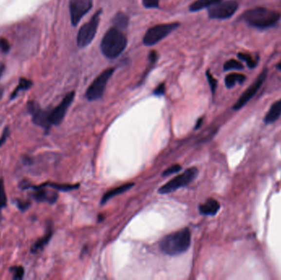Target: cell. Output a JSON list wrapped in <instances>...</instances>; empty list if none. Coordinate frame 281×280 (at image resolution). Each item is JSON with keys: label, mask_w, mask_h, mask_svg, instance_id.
Instances as JSON below:
<instances>
[{"label": "cell", "mask_w": 281, "mask_h": 280, "mask_svg": "<svg viewBox=\"0 0 281 280\" xmlns=\"http://www.w3.org/2000/svg\"><path fill=\"white\" fill-rule=\"evenodd\" d=\"M277 68H278L279 70H281V63H279L278 65H277Z\"/></svg>", "instance_id": "38"}, {"label": "cell", "mask_w": 281, "mask_h": 280, "mask_svg": "<svg viewBox=\"0 0 281 280\" xmlns=\"http://www.w3.org/2000/svg\"><path fill=\"white\" fill-rule=\"evenodd\" d=\"M222 0H197L190 5L189 9L192 12L202 10L204 8H210V6L221 2Z\"/></svg>", "instance_id": "18"}, {"label": "cell", "mask_w": 281, "mask_h": 280, "mask_svg": "<svg viewBox=\"0 0 281 280\" xmlns=\"http://www.w3.org/2000/svg\"><path fill=\"white\" fill-rule=\"evenodd\" d=\"M127 38L121 30L113 26L103 37L100 49L103 55L109 58H115L124 52L127 46Z\"/></svg>", "instance_id": "3"}, {"label": "cell", "mask_w": 281, "mask_h": 280, "mask_svg": "<svg viewBox=\"0 0 281 280\" xmlns=\"http://www.w3.org/2000/svg\"><path fill=\"white\" fill-rule=\"evenodd\" d=\"M221 208V205L216 200L208 199L204 204L200 205L199 211L205 215H215Z\"/></svg>", "instance_id": "14"}, {"label": "cell", "mask_w": 281, "mask_h": 280, "mask_svg": "<svg viewBox=\"0 0 281 280\" xmlns=\"http://www.w3.org/2000/svg\"><path fill=\"white\" fill-rule=\"evenodd\" d=\"M8 199L6 196L5 188H4V182L3 178H0V210L7 206Z\"/></svg>", "instance_id": "25"}, {"label": "cell", "mask_w": 281, "mask_h": 280, "mask_svg": "<svg viewBox=\"0 0 281 280\" xmlns=\"http://www.w3.org/2000/svg\"><path fill=\"white\" fill-rule=\"evenodd\" d=\"M0 124H1V123H0Z\"/></svg>", "instance_id": "39"}, {"label": "cell", "mask_w": 281, "mask_h": 280, "mask_svg": "<svg viewBox=\"0 0 281 280\" xmlns=\"http://www.w3.org/2000/svg\"><path fill=\"white\" fill-rule=\"evenodd\" d=\"M113 26L119 30L126 29L129 26V18L126 14L118 13L113 19Z\"/></svg>", "instance_id": "20"}, {"label": "cell", "mask_w": 281, "mask_h": 280, "mask_svg": "<svg viewBox=\"0 0 281 280\" xmlns=\"http://www.w3.org/2000/svg\"><path fill=\"white\" fill-rule=\"evenodd\" d=\"M134 186L133 183H130V184H124L122 186L118 187L116 188L112 189L111 191L104 195V197L101 199V204H105V202H108L109 200L113 198V197L120 195V194L124 193L125 191H129V189H131L132 187Z\"/></svg>", "instance_id": "17"}, {"label": "cell", "mask_w": 281, "mask_h": 280, "mask_svg": "<svg viewBox=\"0 0 281 280\" xmlns=\"http://www.w3.org/2000/svg\"><path fill=\"white\" fill-rule=\"evenodd\" d=\"M100 14H101V10L97 11L95 15L90 20L89 22L83 25L79 30L77 38H76L77 45L79 47H86L90 45L93 39L95 38L98 26L100 23Z\"/></svg>", "instance_id": "6"}, {"label": "cell", "mask_w": 281, "mask_h": 280, "mask_svg": "<svg viewBox=\"0 0 281 280\" xmlns=\"http://www.w3.org/2000/svg\"><path fill=\"white\" fill-rule=\"evenodd\" d=\"M159 3L160 0H142V4L147 8H159Z\"/></svg>", "instance_id": "29"}, {"label": "cell", "mask_w": 281, "mask_h": 280, "mask_svg": "<svg viewBox=\"0 0 281 280\" xmlns=\"http://www.w3.org/2000/svg\"><path fill=\"white\" fill-rule=\"evenodd\" d=\"M92 0H70L69 12L73 26L78 25L81 19L92 9Z\"/></svg>", "instance_id": "10"}, {"label": "cell", "mask_w": 281, "mask_h": 280, "mask_svg": "<svg viewBox=\"0 0 281 280\" xmlns=\"http://www.w3.org/2000/svg\"><path fill=\"white\" fill-rule=\"evenodd\" d=\"M39 187H50L56 189V190H58V191H68L77 188L79 187V184L71 185V184H53V183L52 184H51V183H47V184H42V185H40Z\"/></svg>", "instance_id": "21"}, {"label": "cell", "mask_w": 281, "mask_h": 280, "mask_svg": "<svg viewBox=\"0 0 281 280\" xmlns=\"http://www.w3.org/2000/svg\"><path fill=\"white\" fill-rule=\"evenodd\" d=\"M206 77H207L208 83L210 85L211 92H212V94H215L216 88H217V81H216V79L211 75L210 71H206Z\"/></svg>", "instance_id": "28"}, {"label": "cell", "mask_w": 281, "mask_h": 280, "mask_svg": "<svg viewBox=\"0 0 281 280\" xmlns=\"http://www.w3.org/2000/svg\"><path fill=\"white\" fill-rule=\"evenodd\" d=\"M224 69L225 71H229V70H242L244 69V65H243L241 62L239 60H235V59H230V60L227 61L225 64H224Z\"/></svg>", "instance_id": "24"}, {"label": "cell", "mask_w": 281, "mask_h": 280, "mask_svg": "<svg viewBox=\"0 0 281 280\" xmlns=\"http://www.w3.org/2000/svg\"><path fill=\"white\" fill-rule=\"evenodd\" d=\"M9 135H10L9 128L6 127L5 129H3V133H2L1 137H0V147H2V146L7 142Z\"/></svg>", "instance_id": "31"}, {"label": "cell", "mask_w": 281, "mask_h": 280, "mask_svg": "<svg viewBox=\"0 0 281 280\" xmlns=\"http://www.w3.org/2000/svg\"><path fill=\"white\" fill-rule=\"evenodd\" d=\"M36 191L32 194V197L38 202H49L53 204L58 199V195L56 192H50L45 190V187H36Z\"/></svg>", "instance_id": "13"}, {"label": "cell", "mask_w": 281, "mask_h": 280, "mask_svg": "<svg viewBox=\"0 0 281 280\" xmlns=\"http://www.w3.org/2000/svg\"><path fill=\"white\" fill-rule=\"evenodd\" d=\"M266 76H267V70L265 69V70H263V71L261 73L260 75L257 77L254 82L244 92V94L240 96L238 101L235 103V105H234L233 109H234V110H240V109L244 107L248 101L252 100L253 96H254V95L258 93V91L260 90L263 83L265 82Z\"/></svg>", "instance_id": "9"}, {"label": "cell", "mask_w": 281, "mask_h": 280, "mask_svg": "<svg viewBox=\"0 0 281 280\" xmlns=\"http://www.w3.org/2000/svg\"><path fill=\"white\" fill-rule=\"evenodd\" d=\"M243 19L249 26L266 29L276 26L281 19V13L269 8H254L246 11Z\"/></svg>", "instance_id": "2"}, {"label": "cell", "mask_w": 281, "mask_h": 280, "mask_svg": "<svg viewBox=\"0 0 281 280\" xmlns=\"http://www.w3.org/2000/svg\"><path fill=\"white\" fill-rule=\"evenodd\" d=\"M182 167L179 165H174L173 166L167 168L165 172L163 173L164 177L166 176L171 175V174H173V173H178L179 171L181 170Z\"/></svg>", "instance_id": "30"}, {"label": "cell", "mask_w": 281, "mask_h": 280, "mask_svg": "<svg viewBox=\"0 0 281 280\" xmlns=\"http://www.w3.org/2000/svg\"><path fill=\"white\" fill-rule=\"evenodd\" d=\"M27 110L32 116V121L35 124L41 127L46 131L50 130L51 123L50 121V111H46L39 107L36 102H30L27 105Z\"/></svg>", "instance_id": "12"}, {"label": "cell", "mask_w": 281, "mask_h": 280, "mask_svg": "<svg viewBox=\"0 0 281 280\" xmlns=\"http://www.w3.org/2000/svg\"><path fill=\"white\" fill-rule=\"evenodd\" d=\"M165 92H166V86H165V84L161 83L155 88V91H154V94L157 95V96H160V95H163Z\"/></svg>", "instance_id": "32"}, {"label": "cell", "mask_w": 281, "mask_h": 280, "mask_svg": "<svg viewBox=\"0 0 281 280\" xmlns=\"http://www.w3.org/2000/svg\"><path fill=\"white\" fill-rule=\"evenodd\" d=\"M113 73H114V68H107L94 80L86 93L87 100L92 101V100H99L102 97L106 88V85L108 83L109 80L111 79Z\"/></svg>", "instance_id": "7"}, {"label": "cell", "mask_w": 281, "mask_h": 280, "mask_svg": "<svg viewBox=\"0 0 281 280\" xmlns=\"http://www.w3.org/2000/svg\"><path fill=\"white\" fill-rule=\"evenodd\" d=\"M179 26L180 24L179 22H173V23L160 24L150 27V29L147 30L143 38L144 45L147 46H152L157 44L158 42L166 38Z\"/></svg>", "instance_id": "4"}, {"label": "cell", "mask_w": 281, "mask_h": 280, "mask_svg": "<svg viewBox=\"0 0 281 280\" xmlns=\"http://www.w3.org/2000/svg\"><path fill=\"white\" fill-rule=\"evenodd\" d=\"M281 116V100L274 103L269 110L268 113L265 115V123L266 124H271L278 120Z\"/></svg>", "instance_id": "16"}, {"label": "cell", "mask_w": 281, "mask_h": 280, "mask_svg": "<svg viewBox=\"0 0 281 280\" xmlns=\"http://www.w3.org/2000/svg\"><path fill=\"white\" fill-rule=\"evenodd\" d=\"M52 224H51L50 223H49L47 224V230H46L45 235L42 237V238L38 239L37 243H35L34 245L32 246V253H37L38 251H42L44 247L49 243V242H50V239L52 238Z\"/></svg>", "instance_id": "15"}, {"label": "cell", "mask_w": 281, "mask_h": 280, "mask_svg": "<svg viewBox=\"0 0 281 280\" xmlns=\"http://www.w3.org/2000/svg\"><path fill=\"white\" fill-rule=\"evenodd\" d=\"M157 58V52L155 51V50L150 51V55H149V57H148V59H149V64H148V67H147V71L145 72V74L143 75V77H142V79H144L145 77L147 76V75H148V73L150 71V69L153 68V67L155 66V63H156Z\"/></svg>", "instance_id": "26"}, {"label": "cell", "mask_w": 281, "mask_h": 280, "mask_svg": "<svg viewBox=\"0 0 281 280\" xmlns=\"http://www.w3.org/2000/svg\"><path fill=\"white\" fill-rule=\"evenodd\" d=\"M74 97H75V92H69V94H66L62 102L57 107L50 111V121L51 125H59L63 122L67 111L74 101Z\"/></svg>", "instance_id": "11"}, {"label": "cell", "mask_w": 281, "mask_h": 280, "mask_svg": "<svg viewBox=\"0 0 281 280\" xmlns=\"http://www.w3.org/2000/svg\"><path fill=\"white\" fill-rule=\"evenodd\" d=\"M203 118H200V119H198V121H197V125H196V129H199L200 127L202 126V123H203Z\"/></svg>", "instance_id": "35"}, {"label": "cell", "mask_w": 281, "mask_h": 280, "mask_svg": "<svg viewBox=\"0 0 281 280\" xmlns=\"http://www.w3.org/2000/svg\"><path fill=\"white\" fill-rule=\"evenodd\" d=\"M246 80V76L244 74H230L225 77V85L228 88H232L235 84H243Z\"/></svg>", "instance_id": "19"}, {"label": "cell", "mask_w": 281, "mask_h": 280, "mask_svg": "<svg viewBox=\"0 0 281 280\" xmlns=\"http://www.w3.org/2000/svg\"><path fill=\"white\" fill-rule=\"evenodd\" d=\"M0 48L3 53H8L10 49V45L8 44V40L5 39H0Z\"/></svg>", "instance_id": "33"}, {"label": "cell", "mask_w": 281, "mask_h": 280, "mask_svg": "<svg viewBox=\"0 0 281 280\" xmlns=\"http://www.w3.org/2000/svg\"><path fill=\"white\" fill-rule=\"evenodd\" d=\"M239 8V3L234 0L221 1L219 3L210 6L208 8V14L210 19L225 20L234 16V13Z\"/></svg>", "instance_id": "8"}, {"label": "cell", "mask_w": 281, "mask_h": 280, "mask_svg": "<svg viewBox=\"0 0 281 280\" xmlns=\"http://www.w3.org/2000/svg\"><path fill=\"white\" fill-rule=\"evenodd\" d=\"M238 57H239L240 60L244 61V62L247 63L248 68H254L256 66H257V64H258V59L252 58L251 55H247V54H244V53H239Z\"/></svg>", "instance_id": "23"}, {"label": "cell", "mask_w": 281, "mask_h": 280, "mask_svg": "<svg viewBox=\"0 0 281 280\" xmlns=\"http://www.w3.org/2000/svg\"><path fill=\"white\" fill-rule=\"evenodd\" d=\"M11 270L13 271L14 280H21L23 278L25 270L22 266H14Z\"/></svg>", "instance_id": "27"}, {"label": "cell", "mask_w": 281, "mask_h": 280, "mask_svg": "<svg viewBox=\"0 0 281 280\" xmlns=\"http://www.w3.org/2000/svg\"><path fill=\"white\" fill-rule=\"evenodd\" d=\"M32 86V81H30L28 79L21 78L19 81V86L17 87L15 91L13 92V94L11 95V99H14L15 97L19 94V92L21 91H26L29 89L30 87Z\"/></svg>", "instance_id": "22"}, {"label": "cell", "mask_w": 281, "mask_h": 280, "mask_svg": "<svg viewBox=\"0 0 281 280\" xmlns=\"http://www.w3.org/2000/svg\"><path fill=\"white\" fill-rule=\"evenodd\" d=\"M3 87L0 86V100H1V98L3 97Z\"/></svg>", "instance_id": "37"}, {"label": "cell", "mask_w": 281, "mask_h": 280, "mask_svg": "<svg viewBox=\"0 0 281 280\" xmlns=\"http://www.w3.org/2000/svg\"><path fill=\"white\" fill-rule=\"evenodd\" d=\"M191 245V232L184 228L165 237L160 243L161 251L168 256H177L187 251Z\"/></svg>", "instance_id": "1"}, {"label": "cell", "mask_w": 281, "mask_h": 280, "mask_svg": "<svg viewBox=\"0 0 281 280\" xmlns=\"http://www.w3.org/2000/svg\"><path fill=\"white\" fill-rule=\"evenodd\" d=\"M197 174H198V170L197 168H190L187 170L181 173L180 175L173 178L169 183L161 187L159 189V193H170L179 188L187 186L188 184L192 183V181L194 180L195 178H197Z\"/></svg>", "instance_id": "5"}, {"label": "cell", "mask_w": 281, "mask_h": 280, "mask_svg": "<svg viewBox=\"0 0 281 280\" xmlns=\"http://www.w3.org/2000/svg\"><path fill=\"white\" fill-rule=\"evenodd\" d=\"M16 204L19 209L25 210V209H28V207L30 206L31 203H30V202H22V201L19 200V201H17Z\"/></svg>", "instance_id": "34"}, {"label": "cell", "mask_w": 281, "mask_h": 280, "mask_svg": "<svg viewBox=\"0 0 281 280\" xmlns=\"http://www.w3.org/2000/svg\"><path fill=\"white\" fill-rule=\"evenodd\" d=\"M4 68H5V67H4L3 63H0V76H2L3 71H4Z\"/></svg>", "instance_id": "36"}]
</instances>
